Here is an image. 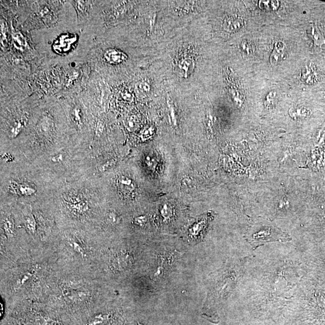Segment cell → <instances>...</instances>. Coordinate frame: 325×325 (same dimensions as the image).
<instances>
[{"label":"cell","mask_w":325,"mask_h":325,"mask_svg":"<svg viewBox=\"0 0 325 325\" xmlns=\"http://www.w3.org/2000/svg\"><path fill=\"white\" fill-rule=\"evenodd\" d=\"M11 190L13 193L24 196L32 195L36 192V188L32 187L31 185L22 183L19 184L16 182H11L10 184Z\"/></svg>","instance_id":"cell-5"},{"label":"cell","mask_w":325,"mask_h":325,"mask_svg":"<svg viewBox=\"0 0 325 325\" xmlns=\"http://www.w3.org/2000/svg\"><path fill=\"white\" fill-rule=\"evenodd\" d=\"M27 118L22 117L21 120H19L14 124L10 130V135L11 138H15L18 136L20 132L21 131L23 127L27 123Z\"/></svg>","instance_id":"cell-17"},{"label":"cell","mask_w":325,"mask_h":325,"mask_svg":"<svg viewBox=\"0 0 325 325\" xmlns=\"http://www.w3.org/2000/svg\"><path fill=\"white\" fill-rule=\"evenodd\" d=\"M69 245L71 246V248L74 249V251L76 252L78 254H80L81 257H86L85 249L83 248V246L79 243H78L74 240H71L69 241Z\"/></svg>","instance_id":"cell-19"},{"label":"cell","mask_w":325,"mask_h":325,"mask_svg":"<svg viewBox=\"0 0 325 325\" xmlns=\"http://www.w3.org/2000/svg\"><path fill=\"white\" fill-rule=\"evenodd\" d=\"M105 221L109 225H117L120 222V217L114 211H110L105 216Z\"/></svg>","instance_id":"cell-18"},{"label":"cell","mask_w":325,"mask_h":325,"mask_svg":"<svg viewBox=\"0 0 325 325\" xmlns=\"http://www.w3.org/2000/svg\"><path fill=\"white\" fill-rule=\"evenodd\" d=\"M1 313H0V316H1V317L2 315H3V311H4V307L3 306H2V303H1Z\"/></svg>","instance_id":"cell-31"},{"label":"cell","mask_w":325,"mask_h":325,"mask_svg":"<svg viewBox=\"0 0 325 325\" xmlns=\"http://www.w3.org/2000/svg\"><path fill=\"white\" fill-rule=\"evenodd\" d=\"M191 65H193V61L190 58H186V59L182 60V62L179 63V66H180L182 70L184 72L185 75H187Z\"/></svg>","instance_id":"cell-21"},{"label":"cell","mask_w":325,"mask_h":325,"mask_svg":"<svg viewBox=\"0 0 325 325\" xmlns=\"http://www.w3.org/2000/svg\"><path fill=\"white\" fill-rule=\"evenodd\" d=\"M75 201H74L73 199H72L71 201L66 202L69 208H71V210H73L75 212L80 213L86 212L88 210V202L83 201V200H80V201H78V200H75Z\"/></svg>","instance_id":"cell-12"},{"label":"cell","mask_w":325,"mask_h":325,"mask_svg":"<svg viewBox=\"0 0 325 325\" xmlns=\"http://www.w3.org/2000/svg\"><path fill=\"white\" fill-rule=\"evenodd\" d=\"M13 37H14V42L18 43V45H24V43L25 42L24 39V37H22L21 34H20L19 33H16L14 34V36Z\"/></svg>","instance_id":"cell-26"},{"label":"cell","mask_w":325,"mask_h":325,"mask_svg":"<svg viewBox=\"0 0 325 325\" xmlns=\"http://www.w3.org/2000/svg\"><path fill=\"white\" fill-rule=\"evenodd\" d=\"M162 214L166 218H168V217L171 216V214H172V210H171V208L169 205L164 204L163 205V207H162Z\"/></svg>","instance_id":"cell-24"},{"label":"cell","mask_w":325,"mask_h":325,"mask_svg":"<svg viewBox=\"0 0 325 325\" xmlns=\"http://www.w3.org/2000/svg\"><path fill=\"white\" fill-rule=\"evenodd\" d=\"M245 24V20L243 18L230 16L225 19L223 28L229 32H234L239 30Z\"/></svg>","instance_id":"cell-4"},{"label":"cell","mask_w":325,"mask_h":325,"mask_svg":"<svg viewBox=\"0 0 325 325\" xmlns=\"http://www.w3.org/2000/svg\"><path fill=\"white\" fill-rule=\"evenodd\" d=\"M118 190L124 195H129L135 189V185L132 179L126 176L119 177L117 180Z\"/></svg>","instance_id":"cell-3"},{"label":"cell","mask_w":325,"mask_h":325,"mask_svg":"<svg viewBox=\"0 0 325 325\" xmlns=\"http://www.w3.org/2000/svg\"><path fill=\"white\" fill-rule=\"evenodd\" d=\"M111 316L107 314L96 315L89 319L87 325H102L108 322Z\"/></svg>","instance_id":"cell-15"},{"label":"cell","mask_w":325,"mask_h":325,"mask_svg":"<svg viewBox=\"0 0 325 325\" xmlns=\"http://www.w3.org/2000/svg\"><path fill=\"white\" fill-rule=\"evenodd\" d=\"M167 104L168 109H169V113L171 121H172L173 126L176 127L177 126V118L175 107H174L172 101H170L169 100H167Z\"/></svg>","instance_id":"cell-20"},{"label":"cell","mask_w":325,"mask_h":325,"mask_svg":"<svg viewBox=\"0 0 325 325\" xmlns=\"http://www.w3.org/2000/svg\"><path fill=\"white\" fill-rule=\"evenodd\" d=\"M105 59L111 63H118L123 62L126 59V56L120 51L115 50H110L104 54Z\"/></svg>","instance_id":"cell-11"},{"label":"cell","mask_w":325,"mask_h":325,"mask_svg":"<svg viewBox=\"0 0 325 325\" xmlns=\"http://www.w3.org/2000/svg\"><path fill=\"white\" fill-rule=\"evenodd\" d=\"M135 122L133 120V118L130 119L129 121H128V127L129 128V129H133L135 128Z\"/></svg>","instance_id":"cell-30"},{"label":"cell","mask_w":325,"mask_h":325,"mask_svg":"<svg viewBox=\"0 0 325 325\" xmlns=\"http://www.w3.org/2000/svg\"><path fill=\"white\" fill-rule=\"evenodd\" d=\"M62 160L63 156L62 155L55 156L53 158L51 159V161L54 162H60L62 161Z\"/></svg>","instance_id":"cell-29"},{"label":"cell","mask_w":325,"mask_h":325,"mask_svg":"<svg viewBox=\"0 0 325 325\" xmlns=\"http://www.w3.org/2000/svg\"><path fill=\"white\" fill-rule=\"evenodd\" d=\"M242 48L243 49V50L244 51L246 52L247 53H250V51L249 50H251L250 47H249V45L248 44V43L246 41H244L242 43Z\"/></svg>","instance_id":"cell-28"},{"label":"cell","mask_w":325,"mask_h":325,"mask_svg":"<svg viewBox=\"0 0 325 325\" xmlns=\"http://www.w3.org/2000/svg\"><path fill=\"white\" fill-rule=\"evenodd\" d=\"M311 36L315 45L321 46L325 44V38L317 25L313 24L311 27Z\"/></svg>","instance_id":"cell-13"},{"label":"cell","mask_w":325,"mask_h":325,"mask_svg":"<svg viewBox=\"0 0 325 325\" xmlns=\"http://www.w3.org/2000/svg\"><path fill=\"white\" fill-rule=\"evenodd\" d=\"M29 210H30L26 207L24 211V225L28 233L34 234L36 230V222L33 214Z\"/></svg>","instance_id":"cell-9"},{"label":"cell","mask_w":325,"mask_h":325,"mask_svg":"<svg viewBox=\"0 0 325 325\" xmlns=\"http://www.w3.org/2000/svg\"><path fill=\"white\" fill-rule=\"evenodd\" d=\"M2 228L5 235L8 239H11L14 236V223L11 217H5L2 223Z\"/></svg>","instance_id":"cell-14"},{"label":"cell","mask_w":325,"mask_h":325,"mask_svg":"<svg viewBox=\"0 0 325 325\" xmlns=\"http://www.w3.org/2000/svg\"><path fill=\"white\" fill-rule=\"evenodd\" d=\"M32 276H33V274L30 272L25 273L24 275H23L16 283V288L19 289L24 286L26 283H27L31 279Z\"/></svg>","instance_id":"cell-22"},{"label":"cell","mask_w":325,"mask_h":325,"mask_svg":"<svg viewBox=\"0 0 325 325\" xmlns=\"http://www.w3.org/2000/svg\"><path fill=\"white\" fill-rule=\"evenodd\" d=\"M64 295L66 300L69 301L80 303L88 299L90 294L86 290H73L65 292Z\"/></svg>","instance_id":"cell-6"},{"label":"cell","mask_w":325,"mask_h":325,"mask_svg":"<svg viewBox=\"0 0 325 325\" xmlns=\"http://www.w3.org/2000/svg\"><path fill=\"white\" fill-rule=\"evenodd\" d=\"M145 222H146V217L145 216L138 217L135 219V222L136 224L139 225H143Z\"/></svg>","instance_id":"cell-27"},{"label":"cell","mask_w":325,"mask_h":325,"mask_svg":"<svg viewBox=\"0 0 325 325\" xmlns=\"http://www.w3.org/2000/svg\"><path fill=\"white\" fill-rule=\"evenodd\" d=\"M290 117L295 120H304L309 117V110L303 107H292L289 111Z\"/></svg>","instance_id":"cell-10"},{"label":"cell","mask_w":325,"mask_h":325,"mask_svg":"<svg viewBox=\"0 0 325 325\" xmlns=\"http://www.w3.org/2000/svg\"><path fill=\"white\" fill-rule=\"evenodd\" d=\"M47 320L41 316H32L26 319L24 325H46Z\"/></svg>","instance_id":"cell-16"},{"label":"cell","mask_w":325,"mask_h":325,"mask_svg":"<svg viewBox=\"0 0 325 325\" xmlns=\"http://www.w3.org/2000/svg\"><path fill=\"white\" fill-rule=\"evenodd\" d=\"M276 96H277V92L275 91H272L267 95L265 103H264L266 107H269L272 105L275 100Z\"/></svg>","instance_id":"cell-23"},{"label":"cell","mask_w":325,"mask_h":325,"mask_svg":"<svg viewBox=\"0 0 325 325\" xmlns=\"http://www.w3.org/2000/svg\"><path fill=\"white\" fill-rule=\"evenodd\" d=\"M302 80L309 85H313L317 81L318 72L312 65L306 66L303 69L301 75Z\"/></svg>","instance_id":"cell-8"},{"label":"cell","mask_w":325,"mask_h":325,"mask_svg":"<svg viewBox=\"0 0 325 325\" xmlns=\"http://www.w3.org/2000/svg\"><path fill=\"white\" fill-rule=\"evenodd\" d=\"M116 163V161L115 160H111L107 162L106 163H104L101 166L100 169L101 171H106L112 168Z\"/></svg>","instance_id":"cell-25"},{"label":"cell","mask_w":325,"mask_h":325,"mask_svg":"<svg viewBox=\"0 0 325 325\" xmlns=\"http://www.w3.org/2000/svg\"><path fill=\"white\" fill-rule=\"evenodd\" d=\"M249 243L254 248L274 241L289 240V236L269 223H259L249 229Z\"/></svg>","instance_id":"cell-1"},{"label":"cell","mask_w":325,"mask_h":325,"mask_svg":"<svg viewBox=\"0 0 325 325\" xmlns=\"http://www.w3.org/2000/svg\"><path fill=\"white\" fill-rule=\"evenodd\" d=\"M285 50L286 45L283 42L278 41L275 43L274 51L270 57V63L271 65H277L280 62L281 58L283 57Z\"/></svg>","instance_id":"cell-7"},{"label":"cell","mask_w":325,"mask_h":325,"mask_svg":"<svg viewBox=\"0 0 325 325\" xmlns=\"http://www.w3.org/2000/svg\"><path fill=\"white\" fill-rule=\"evenodd\" d=\"M133 258L128 253L115 255L110 262V268L113 271H123L132 266Z\"/></svg>","instance_id":"cell-2"}]
</instances>
